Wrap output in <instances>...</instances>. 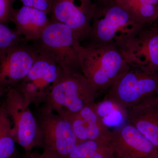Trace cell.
Listing matches in <instances>:
<instances>
[{"mask_svg": "<svg viewBox=\"0 0 158 158\" xmlns=\"http://www.w3.org/2000/svg\"><path fill=\"white\" fill-rule=\"evenodd\" d=\"M145 26L115 0H95L90 33L81 44L85 47L118 49Z\"/></svg>", "mask_w": 158, "mask_h": 158, "instance_id": "obj_1", "label": "cell"}, {"mask_svg": "<svg viewBox=\"0 0 158 158\" xmlns=\"http://www.w3.org/2000/svg\"><path fill=\"white\" fill-rule=\"evenodd\" d=\"M98 94L81 72L62 69L59 78L49 89L41 104L65 117L95 102Z\"/></svg>", "mask_w": 158, "mask_h": 158, "instance_id": "obj_2", "label": "cell"}, {"mask_svg": "<svg viewBox=\"0 0 158 158\" xmlns=\"http://www.w3.org/2000/svg\"><path fill=\"white\" fill-rule=\"evenodd\" d=\"M37 120V144L48 158H66L78 141L70 123L64 116L44 105L34 113Z\"/></svg>", "mask_w": 158, "mask_h": 158, "instance_id": "obj_3", "label": "cell"}, {"mask_svg": "<svg viewBox=\"0 0 158 158\" xmlns=\"http://www.w3.org/2000/svg\"><path fill=\"white\" fill-rule=\"evenodd\" d=\"M81 56V72L98 93L107 91L130 65L116 48L85 47Z\"/></svg>", "mask_w": 158, "mask_h": 158, "instance_id": "obj_4", "label": "cell"}, {"mask_svg": "<svg viewBox=\"0 0 158 158\" xmlns=\"http://www.w3.org/2000/svg\"><path fill=\"white\" fill-rule=\"evenodd\" d=\"M33 42L38 49L49 55L62 70L81 72L83 45L67 26L51 20L39 39Z\"/></svg>", "mask_w": 158, "mask_h": 158, "instance_id": "obj_5", "label": "cell"}, {"mask_svg": "<svg viewBox=\"0 0 158 158\" xmlns=\"http://www.w3.org/2000/svg\"><path fill=\"white\" fill-rule=\"evenodd\" d=\"M158 94V73L130 65L107 90V97L127 112L141 102Z\"/></svg>", "mask_w": 158, "mask_h": 158, "instance_id": "obj_6", "label": "cell"}, {"mask_svg": "<svg viewBox=\"0 0 158 158\" xmlns=\"http://www.w3.org/2000/svg\"><path fill=\"white\" fill-rule=\"evenodd\" d=\"M4 102L12 123L15 140L27 154L38 146L36 117L17 86L8 88Z\"/></svg>", "mask_w": 158, "mask_h": 158, "instance_id": "obj_7", "label": "cell"}, {"mask_svg": "<svg viewBox=\"0 0 158 158\" xmlns=\"http://www.w3.org/2000/svg\"><path fill=\"white\" fill-rule=\"evenodd\" d=\"M118 49L130 65L158 73V23L145 25Z\"/></svg>", "mask_w": 158, "mask_h": 158, "instance_id": "obj_8", "label": "cell"}, {"mask_svg": "<svg viewBox=\"0 0 158 158\" xmlns=\"http://www.w3.org/2000/svg\"><path fill=\"white\" fill-rule=\"evenodd\" d=\"M95 0H52L51 21L67 26L81 44L90 33Z\"/></svg>", "mask_w": 158, "mask_h": 158, "instance_id": "obj_9", "label": "cell"}, {"mask_svg": "<svg viewBox=\"0 0 158 158\" xmlns=\"http://www.w3.org/2000/svg\"><path fill=\"white\" fill-rule=\"evenodd\" d=\"M112 131L110 143L115 158H155L158 156V148L130 123Z\"/></svg>", "mask_w": 158, "mask_h": 158, "instance_id": "obj_10", "label": "cell"}, {"mask_svg": "<svg viewBox=\"0 0 158 158\" xmlns=\"http://www.w3.org/2000/svg\"><path fill=\"white\" fill-rule=\"evenodd\" d=\"M38 55L34 44L26 42L10 51L0 61V88L15 87L27 75Z\"/></svg>", "mask_w": 158, "mask_h": 158, "instance_id": "obj_11", "label": "cell"}, {"mask_svg": "<svg viewBox=\"0 0 158 158\" xmlns=\"http://www.w3.org/2000/svg\"><path fill=\"white\" fill-rule=\"evenodd\" d=\"M70 123L78 143L94 140L110 143L113 131L105 126L97 113L96 103L65 116Z\"/></svg>", "mask_w": 158, "mask_h": 158, "instance_id": "obj_12", "label": "cell"}, {"mask_svg": "<svg viewBox=\"0 0 158 158\" xmlns=\"http://www.w3.org/2000/svg\"><path fill=\"white\" fill-rule=\"evenodd\" d=\"M37 49V59L27 75L23 79L36 100V106L41 104L49 89L59 78L62 71L49 55Z\"/></svg>", "mask_w": 158, "mask_h": 158, "instance_id": "obj_13", "label": "cell"}, {"mask_svg": "<svg viewBox=\"0 0 158 158\" xmlns=\"http://www.w3.org/2000/svg\"><path fill=\"white\" fill-rule=\"evenodd\" d=\"M127 121L158 149V97H152L127 111Z\"/></svg>", "mask_w": 158, "mask_h": 158, "instance_id": "obj_14", "label": "cell"}, {"mask_svg": "<svg viewBox=\"0 0 158 158\" xmlns=\"http://www.w3.org/2000/svg\"><path fill=\"white\" fill-rule=\"evenodd\" d=\"M48 14L45 11L23 6L19 9H13L11 22L27 42H34L39 39L51 22Z\"/></svg>", "mask_w": 158, "mask_h": 158, "instance_id": "obj_15", "label": "cell"}, {"mask_svg": "<svg viewBox=\"0 0 158 158\" xmlns=\"http://www.w3.org/2000/svg\"><path fill=\"white\" fill-rule=\"evenodd\" d=\"M144 25L158 20V0H115Z\"/></svg>", "mask_w": 158, "mask_h": 158, "instance_id": "obj_16", "label": "cell"}, {"mask_svg": "<svg viewBox=\"0 0 158 158\" xmlns=\"http://www.w3.org/2000/svg\"><path fill=\"white\" fill-rule=\"evenodd\" d=\"M96 110L101 120L109 128H116L127 122V112L107 97L96 103Z\"/></svg>", "mask_w": 158, "mask_h": 158, "instance_id": "obj_17", "label": "cell"}, {"mask_svg": "<svg viewBox=\"0 0 158 158\" xmlns=\"http://www.w3.org/2000/svg\"><path fill=\"white\" fill-rule=\"evenodd\" d=\"M66 158H115L110 143L89 140L80 142Z\"/></svg>", "mask_w": 158, "mask_h": 158, "instance_id": "obj_18", "label": "cell"}, {"mask_svg": "<svg viewBox=\"0 0 158 158\" xmlns=\"http://www.w3.org/2000/svg\"><path fill=\"white\" fill-rule=\"evenodd\" d=\"M15 143L12 123L4 101L0 106V158H12Z\"/></svg>", "mask_w": 158, "mask_h": 158, "instance_id": "obj_19", "label": "cell"}, {"mask_svg": "<svg viewBox=\"0 0 158 158\" xmlns=\"http://www.w3.org/2000/svg\"><path fill=\"white\" fill-rule=\"evenodd\" d=\"M26 42L15 29L13 30L6 24L0 23V61L15 48Z\"/></svg>", "mask_w": 158, "mask_h": 158, "instance_id": "obj_20", "label": "cell"}, {"mask_svg": "<svg viewBox=\"0 0 158 158\" xmlns=\"http://www.w3.org/2000/svg\"><path fill=\"white\" fill-rule=\"evenodd\" d=\"M15 0H0V23L7 24L11 22Z\"/></svg>", "mask_w": 158, "mask_h": 158, "instance_id": "obj_21", "label": "cell"}, {"mask_svg": "<svg viewBox=\"0 0 158 158\" xmlns=\"http://www.w3.org/2000/svg\"><path fill=\"white\" fill-rule=\"evenodd\" d=\"M23 6H28L45 11L50 14L52 0H19Z\"/></svg>", "mask_w": 158, "mask_h": 158, "instance_id": "obj_22", "label": "cell"}, {"mask_svg": "<svg viewBox=\"0 0 158 158\" xmlns=\"http://www.w3.org/2000/svg\"><path fill=\"white\" fill-rule=\"evenodd\" d=\"M25 158H48L44 155L42 153L37 152H32L25 155Z\"/></svg>", "mask_w": 158, "mask_h": 158, "instance_id": "obj_23", "label": "cell"}, {"mask_svg": "<svg viewBox=\"0 0 158 158\" xmlns=\"http://www.w3.org/2000/svg\"><path fill=\"white\" fill-rule=\"evenodd\" d=\"M8 89H4V88H0V97L2 95L6 94Z\"/></svg>", "mask_w": 158, "mask_h": 158, "instance_id": "obj_24", "label": "cell"}, {"mask_svg": "<svg viewBox=\"0 0 158 158\" xmlns=\"http://www.w3.org/2000/svg\"><path fill=\"white\" fill-rule=\"evenodd\" d=\"M155 158H158V156H157Z\"/></svg>", "mask_w": 158, "mask_h": 158, "instance_id": "obj_25", "label": "cell"}, {"mask_svg": "<svg viewBox=\"0 0 158 158\" xmlns=\"http://www.w3.org/2000/svg\"><path fill=\"white\" fill-rule=\"evenodd\" d=\"M156 22L158 23V20H157V21Z\"/></svg>", "mask_w": 158, "mask_h": 158, "instance_id": "obj_26", "label": "cell"}, {"mask_svg": "<svg viewBox=\"0 0 158 158\" xmlns=\"http://www.w3.org/2000/svg\"></svg>", "mask_w": 158, "mask_h": 158, "instance_id": "obj_27", "label": "cell"}]
</instances>
